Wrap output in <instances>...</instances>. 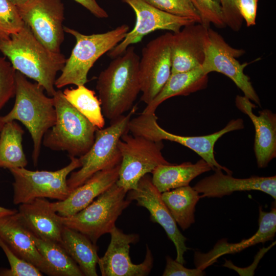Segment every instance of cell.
Instances as JSON below:
<instances>
[{
  "label": "cell",
  "mask_w": 276,
  "mask_h": 276,
  "mask_svg": "<svg viewBox=\"0 0 276 276\" xmlns=\"http://www.w3.org/2000/svg\"><path fill=\"white\" fill-rule=\"evenodd\" d=\"M259 228L256 233L247 239L235 243H228L225 240L218 242L213 248L207 253L196 252L194 263L196 267L204 270L217 262L221 256L232 254L260 243L271 240L276 232V209L272 208L268 212L259 208Z\"/></svg>",
  "instance_id": "obj_22"
},
{
  "label": "cell",
  "mask_w": 276,
  "mask_h": 276,
  "mask_svg": "<svg viewBox=\"0 0 276 276\" xmlns=\"http://www.w3.org/2000/svg\"><path fill=\"white\" fill-rule=\"evenodd\" d=\"M56 112L55 124L44 135L43 145L54 151L80 157L92 146L97 129L65 98L61 90L52 97Z\"/></svg>",
  "instance_id": "obj_5"
},
{
  "label": "cell",
  "mask_w": 276,
  "mask_h": 276,
  "mask_svg": "<svg viewBox=\"0 0 276 276\" xmlns=\"http://www.w3.org/2000/svg\"><path fill=\"white\" fill-rule=\"evenodd\" d=\"M63 29L75 37L76 44L60 75L56 79L55 87L57 88L70 84L85 85L88 82V73L95 62L124 39L129 27L124 24L105 33L90 35L65 26Z\"/></svg>",
  "instance_id": "obj_4"
},
{
  "label": "cell",
  "mask_w": 276,
  "mask_h": 276,
  "mask_svg": "<svg viewBox=\"0 0 276 276\" xmlns=\"http://www.w3.org/2000/svg\"><path fill=\"white\" fill-rule=\"evenodd\" d=\"M162 275L163 276H201L205 275V272L197 268H187L183 266V264L167 256L166 267Z\"/></svg>",
  "instance_id": "obj_37"
},
{
  "label": "cell",
  "mask_w": 276,
  "mask_h": 276,
  "mask_svg": "<svg viewBox=\"0 0 276 276\" xmlns=\"http://www.w3.org/2000/svg\"><path fill=\"white\" fill-rule=\"evenodd\" d=\"M152 6L170 14L201 23L200 15L190 0H144Z\"/></svg>",
  "instance_id": "obj_33"
},
{
  "label": "cell",
  "mask_w": 276,
  "mask_h": 276,
  "mask_svg": "<svg viewBox=\"0 0 276 276\" xmlns=\"http://www.w3.org/2000/svg\"><path fill=\"white\" fill-rule=\"evenodd\" d=\"M212 170L202 158L196 163L184 162L179 165H160L152 172V182L162 193L189 185L199 175Z\"/></svg>",
  "instance_id": "obj_24"
},
{
  "label": "cell",
  "mask_w": 276,
  "mask_h": 276,
  "mask_svg": "<svg viewBox=\"0 0 276 276\" xmlns=\"http://www.w3.org/2000/svg\"><path fill=\"white\" fill-rule=\"evenodd\" d=\"M60 245L77 263L84 275H98L96 266L100 258L98 247L87 237L64 226Z\"/></svg>",
  "instance_id": "obj_26"
},
{
  "label": "cell",
  "mask_w": 276,
  "mask_h": 276,
  "mask_svg": "<svg viewBox=\"0 0 276 276\" xmlns=\"http://www.w3.org/2000/svg\"><path fill=\"white\" fill-rule=\"evenodd\" d=\"M154 113L142 112L131 118L128 124V131L132 135L143 136L154 142L167 140L179 143L196 152L215 170L219 169L227 174H233L228 168L219 164L214 156V146L224 134L231 131L242 129L244 123L242 119L232 120L222 129L213 133L202 136H182L170 133L158 124Z\"/></svg>",
  "instance_id": "obj_7"
},
{
  "label": "cell",
  "mask_w": 276,
  "mask_h": 276,
  "mask_svg": "<svg viewBox=\"0 0 276 276\" xmlns=\"http://www.w3.org/2000/svg\"><path fill=\"white\" fill-rule=\"evenodd\" d=\"M121 162L117 184L127 192L137 188L139 181L160 165L170 164L163 156L162 141L124 133L118 143Z\"/></svg>",
  "instance_id": "obj_10"
},
{
  "label": "cell",
  "mask_w": 276,
  "mask_h": 276,
  "mask_svg": "<svg viewBox=\"0 0 276 276\" xmlns=\"http://www.w3.org/2000/svg\"><path fill=\"white\" fill-rule=\"evenodd\" d=\"M217 169L215 173L199 181L193 187L202 197H222L236 191L256 190L262 191L276 199V176H252L238 178L231 174H224Z\"/></svg>",
  "instance_id": "obj_18"
},
{
  "label": "cell",
  "mask_w": 276,
  "mask_h": 276,
  "mask_svg": "<svg viewBox=\"0 0 276 276\" xmlns=\"http://www.w3.org/2000/svg\"><path fill=\"white\" fill-rule=\"evenodd\" d=\"M25 25L17 7L9 0H0V39H9Z\"/></svg>",
  "instance_id": "obj_31"
},
{
  "label": "cell",
  "mask_w": 276,
  "mask_h": 276,
  "mask_svg": "<svg viewBox=\"0 0 276 276\" xmlns=\"http://www.w3.org/2000/svg\"><path fill=\"white\" fill-rule=\"evenodd\" d=\"M17 211L15 209L6 208L0 206V217L13 214L17 212Z\"/></svg>",
  "instance_id": "obj_40"
},
{
  "label": "cell",
  "mask_w": 276,
  "mask_h": 276,
  "mask_svg": "<svg viewBox=\"0 0 276 276\" xmlns=\"http://www.w3.org/2000/svg\"><path fill=\"white\" fill-rule=\"evenodd\" d=\"M25 24L46 48L60 53L64 38V7L61 0H28L16 7Z\"/></svg>",
  "instance_id": "obj_12"
},
{
  "label": "cell",
  "mask_w": 276,
  "mask_h": 276,
  "mask_svg": "<svg viewBox=\"0 0 276 276\" xmlns=\"http://www.w3.org/2000/svg\"><path fill=\"white\" fill-rule=\"evenodd\" d=\"M38 250L48 262L55 276H83L77 263L64 248L56 242L41 239L31 233Z\"/></svg>",
  "instance_id": "obj_29"
},
{
  "label": "cell",
  "mask_w": 276,
  "mask_h": 276,
  "mask_svg": "<svg viewBox=\"0 0 276 276\" xmlns=\"http://www.w3.org/2000/svg\"><path fill=\"white\" fill-rule=\"evenodd\" d=\"M208 29L200 24L195 23L172 33L171 74L187 72L201 66L204 59Z\"/></svg>",
  "instance_id": "obj_17"
},
{
  "label": "cell",
  "mask_w": 276,
  "mask_h": 276,
  "mask_svg": "<svg viewBox=\"0 0 276 276\" xmlns=\"http://www.w3.org/2000/svg\"><path fill=\"white\" fill-rule=\"evenodd\" d=\"M0 238L18 257L32 264L43 273L55 276L49 263L36 247L31 232L18 211L0 217Z\"/></svg>",
  "instance_id": "obj_20"
},
{
  "label": "cell",
  "mask_w": 276,
  "mask_h": 276,
  "mask_svg": "<svg viewBox=\"0 0 276 276\" xmlns=\"http://www.w3.org/2000/svg\"><path fill=\"white\" fill-rule=\"evenodd\" d=\"M199 13L201 24L206 28L213 24L218 28L226 27L219 0H190Z\"/></svg>",
  "instance_id": "obj_32"
},
{
  "label": "cell",
  "mask_w": 276,
  "mask_h": 276,
  "mask_svg": "<svg viewBox=\"0 0 276 276\" xmlns=\"http://www.w3.org/2000/svg\"><path fill=\"white\" fill-rule=\"evenodd\" d=\"M258 0H236V4L247 27L256 24Z\"/></svg>",
  "instance_id": "obj_38"
},
{
  "label": "cell",
  "mask_w": 276,
  "mask_h": 276,
  "mask_svg": "<svg viewBox=\"0 0 276 276\" xmlns=\"http://www.w3.org/2000/svg\"><path fill=\"white\" fill-rule=\"evenodd\" d=\"M245 53L243 49L229 45L219 33L209 28L201 68L206 75L211 72H217L229 78L245 97L261 106L260 98L250 78L244 73V68L249 63H241L237 59Z\"/></svg>",
  "instance_id": "obj_11"
},
{
  "label": "cell",
  "mask_w": 276,
  "mask_h": 276,
  "mask_svg": "<svg viewBox=\"0 0 276 276\" xmlns=\"http://www.w3.org/2000/svg\"><path fill=\"white\" fill-rule=\"evenodd\" d=\"M0 52L16 71L35 81L49 96H54L56 75L66 59L61 53L46 48L27 25L9 39H0Z\"/></svg>",
  "instance_id": "obj_1"
},
{
  "label": "cell",
  "mask_w": 276,
  "mask_h": 276,
  "mask_svg": "<svg viewBox=\"0 0 276 276\" xmlns=\"http://www.w3.org/2000/svg\"><path fill=\"white\" fill-rule=\"evenodd\" d=\"M127 192L115 183L86 207L73 215L62 217L63 225L80 232L94 244L110 233L116 222L131 201Z\"/></svg>",
  "instance_id": "obj_8"
},
{
  "label": "cell",
  "mask_w": 276,
  "mask_h": 276,
  "mask_svg": "<svg viewBox=\"0 0 276 276\" xmlns=\"http://www.w3.org/2000/svg\"><path fill=\"white\" fill-rule=\"evenodd\" d=\"M237 108L248 116L254 124L255 135L254 150L258 167L264 168L276 157V114L264 109L259 116L253 112L257 106L247 97L237 95L235 99Z\"/></svg>",
  "instance_id": "obj_19"
},
{
  "label": "cell",
  "mask_w": 276,
  "mask_h": 276,
  "mask_svg": "<svg viewBox=\"0 0 276 276\" xmlns=\"http://www.w3.org/2000/svg\"><path fill=\"white\" fill-rule=\"evenodd\" d=\"M162 198L175 222L186 230L195 222V206L199 193L189 185L162 193Z\"/></svg>",
  "instance_id": "obj_27"
},
{
  "label": "cell",
  "mask_w": 276,
  "mask_h": 276,
  "mask_svg": "<svg viewBox=\"0 0 276 276\" xmlns=\"http://www.w3.org/2000/svg\"><path fill=\"white\" fill-rule=\"evenodd\" d=\"M65 167L56 171H32L25 168L9 169L14 178L13 202L15 205L29 202L36 198H49L62 201L71 193L67 176L80 168L79 157H71Z\"/></svg>",
  "instance_id": "obj_9"
},
{
  "label": "cell",
  "mask_w": 276,
  "mask_h": 276,
  "mask_svg": "<svg viewBox=\"0 0 276 276\" xmlns=\"http://www.w3.org/2000/svg\"><path fill=\"white\" fill-rule=\"evenodd\" d=\"M16 7L21 6L25 4L28 0H9Z\"/></svg>",
  "instance_id": "obj_41"
},
{
  "label": "cell",
  "mask_w": 276,
  "mask_h": 276,
  "mask_svg": "<svg viewBox=\"0 0 276 276\" xmlns=\"http://www.w3.org/2000/svg\"><path fill=\"white\" fill-rule=\"evenodd\" d=\"M208 83V75L204 74L201 66L187 72L171 74L162 89L142 112L154 113L165 100L174 96H188L203 89Z\"/></svg>",
  "instance_id": "obj_25"
},
{
  "label": "cell",
  "mask_w": 276,
  "mask_h": 276,
  "mask_svg": "<svg viewBox=\"0 0 276 276\" xmlns=\"http://www.w3.org/2000/svg\"><path fill=\"white\" fill-rule=\"evenodd\" d=\"M161 194L152 183L151 177L147 174L140 180L136 189L127 192V198L131 201H136L137 205L147 209L151 220L160 225L173 242L176 250L175 260L184 264V255L189 249L186 245L187 238L179 230L162 198Z\"/></svg>",
  "instance_id": "obj_16"
},
{
  "label": "cell",
  "mask_w": 276,
  "mask_h": 276,
  "mask_svg": "<svg viewBox=\"0 0 276 276\" xmlns=\"http://www.w3.org/2000/svg\"><path fill=\"white\" fill-rule=\"evenodd\" d=\"M0 247L9 262V269L0 270V275L41 276L43 273L32 264L18 257L0 238Z\"/></svg>",
  "instance_id": "obj_34"
},
{
  "label": "cell",
  "mask_w": 276,
  "mask_h": 276,
  "mask_svg": "<svg viewBox=\"0 0 276 276\" xmlns=\"http://www.w3.org/2000/svg\"><path fill=\"white\" fill-rule=\"evenodd\" d=\"M110 234L111 239L104 256L98 262L102 276H146L152 268L153 258L148 245L143 262L132 263L129 256L130 244L139 241L136 234H125L115 226Z\"/></svg>",
  "instance_id": "obj_15"
},
{
  "label": "cell",
  "mask_w": 276,
  "mask_h": 276,
  "mask_svg": "<svg viewBox=\"0 0 276 276\" xmlns=\"http://www.w3.org/2000/svg\"><path fill=\"white\" fill-rule=\"evenodd\" d=\"M4 124V123L2 121L1 119V117H0V133H1V130H2V129L3 128Z\"/></svg>",
  "instance_id": "obj_42"
},
{
  "label": "cell",
  "mask_w": 276,
  "mask_h": 276,
  "mask_svg": "<svg viewBox=\"0 0 276 276\" xmlns=\"http://www.w3.org/2000/svg\"><path fill=\"white\" fill-rule=\"evenodd\" d=\"M15 81L14 106L10 112L1 117V119L4 123L18 121L28 129L33 142L32 159L36 166L43 136L56 122L54 101L52 97L45 95L41 86L37 82L29 81L17 71Z\"/></svg>",
  "instance_id": "obj_3"
},
{
  "label": "cell",
  "mask_w": 276,
  "mask_h": 276,
  "mask_svg": "<svg viewBox=\"0 0 276 276\" xmlns=\"http://www.w3.org/2000/svg\"><path fill=\"white\" fill-rule=\"evenodd\" d=\"M120 168V164L97 172L72 190L65 199L51 202L52 209L61 217H68L78 213L117 182Z\"/></svg>",
  "instance_id": "obj_21"
},
{
  "label": "cell",
  "mask_w": 276,
  "mask_h": 276,
  "mask_svg": "<svg viewBox=\"0 0 276 276\" xmlns=\"http://www.w3.org/2000/svg\"><path fill=\"white\" fill-rule=\"evenodd\" d=\"M73 1L80 4L99 18H106L108 17L107 12L98 4L96 0Z\"/></svg>",
  "instance_id": "obj_39"
},
{
  "label": "cell",
  "mask_w": 276,
  "mask_h": 276,
  "mask_svg": "<svg viewBox=\"0 0 276 276\" xmlns=\"http://www.w3.org/2000/svg\"><path fill=\"white\" fill-rule=\"evenodd\" d=\"M136 109V106H133L127 114L111 121L108 127L96 129L92 146L79 157L81 164L80 169L72 172L67 179L71 192L97 172L121 164L122 157L118 143L122 136L129 132L128 124Z\"/></svg>",
  "instance_id": "obj_6"
},
{
  "label": "cell",
  "mask_w": 276,
  "mask_h": 276,
  "mask_svg": "<svg viewBox=\"0 0 276 276\" xmlns=\"http://www.w3.org/2000/svg\"><path fill=\"white\" fill-rule=\"evenodd\" d=\"M133 10L136 16L134 27L124 39L108 52L112 58L123 54L132 44L140 42L148 34L158 30L178 32L182 27L196 23L193 19L175 16L163 11L144 0H122Z\"/></svg>",
  "instance_id": "obj_14"
},
{
  "label": "cell",
  "mask_w": 276,
  "mask_h": 276,
  "mask_svg": "<svg viewBox=\"0 0 276 276\" xmlns=\"http://www.w3.org/2000/svg\"><path fill=\"white\" fill-rule=\"evenodd\" d=\"M16 72L5 56H0V110L15 95Z\"/></svg>",
  "instance_id": "obj_35"
},
{
  "label": "cell",
  "mask_w": 276,
  "mask_h": 276,
  "mask_svg": "<svg viewBox=\"0 0 276 276\" xmlns=\"http://www.w3.org/2000/svg\"><path fill=\"white\" fill-rule=\"evenodd\" d=\"M45 198H36L19 205L18 212L30 231L41 239L61 243L62 217L51 208Z\"/></svg>",
  "instance_id": "obj_23"
},
{
  "label": "cell",
  "mask_w": 276,
  "mask_h": 276,
  "mask_svg": "<svg viewBox=\"0 0 276 276\" xmlns=\"http://www.w3.org/2000/svg\"><path fill=\"white\" fill-rule=\"evenodd\" d=\"M171 34L167 32L152 39L142 51L139 66L141 100L147 105L159 93L171 74Z\"/></svg>",
  "instance_id": "obj_13"
},
{
  "label": "cell",
  "mask_w": 276,
  "mask_h": 276,
  "mask_svg": "<svg viewBox=\"0 0 276 276\" xmlns=\"http://www.w3.org/2000/svg\"><path fill=\"white\" fill-rule=\"evenodd\" d=\"M140 58L134 47L130 45L97 78L96 87L102 113L110 121L129 111L141 91Z\"/></svg>",
  "instance_id": "obj_2"
},
{
  "label": "cell",
  "mask_w": 276,
  "mask_h": 276,
  "mask_svg": "<svg viewBox=\"0 0 276 276\" xmlns=\"http://www.w3.org/2000/svg\"><path fill=\"white\" fill-rule=\"evenodd\" d=\"M24 131L16 122L4 123L0 133V168H25L28 164L22 141Z\"/></svg>",
  "instance_id": "obj_28"
},
{
  "label": "cell",
  "mask_w": 276,
  "mask_h": 276,
  "mask_svg": "<svg viewBox=\"0 0 276 276\" xmlns=\"http://www.w3.org/2000/svg\"><path fill=\"white\" fill-rule=\"evenodd\" d=\"M63 94L66 100L97 129L105 125L101 102L95 93L85 85L75 88H66Z\"/></svg>",
  "instance_id": "obj_30"
},
{
  "label": "cell",
  "mask_w": 276,
  "mask_h": 276,
  "mask_svg": "<svg viewBox=\"0 0 276 276\" xmlns=\"http://www.w3.org/2000/svg\"><path fill=\"white\" fill-rule=\"evenodd\" d=\"M219 1L223 10L226 26L234 31H239L242 27L243 19L237 7L236 0Z\"/></svg>",
  "instance_id": "obj_36"
}]
</instances>
